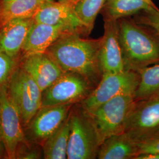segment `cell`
Returning <instances> with one entry per match:
<instances>
[{
  "instance_id": "e0dca14e",
  "label": "cell",
  "mask_w": 159,
  "mask_h": 159,
  "mask_svg": "<svg viewBox=\"0 0 159 159\" xmlns=\"http://www.w3.org/2000/svg\"><path fill=\"white\" fill-rule=\"evenodd\" d=\"M43 0H0V25L12 20L34 18Z\"/></svg>"
},
{
  "instance_id": "9c48e42d",
  "label": "cell",
  "mask_w": 159,
  "mask_h": 159,
  "mask_svg": "<svg viewBox=\"0 0 159 159\" xmlns=\"http://www.w3.org/2000/svg\"><path fill=\"white\" fill-rule=\"evenodd\" d=\"M22 124L21 115L8 94L7 84L0 85V139L9 159L16 158L18 147L24 140Z\"/></svg>"
},
{
  "instance_id": "7c38bea8",
  "label": "cell",
  "mask_w": 159,
  "mask_h": 159,
  "mask_svg": "<svg viewBox=\"0 0 159 159\" xmlns=\"http://www.w3.org/2000/svg\"><path fill=\"white\" fill-rule=\"evenodd\" d=\"M73 104L41 107L30 123L34 140L44 143L68 117Z\"/></svg>"
},
{
  "instance_id": "603a6c76",
  "label": "cell",
  "mask_w": 159,
  "mask_h": 159,
  "mask_svg": "<svg viewBox=\"0 0 159 159\" xmlns=\"http://www.w3.org/2000/svg\"><path fill=\"white\" fill-rule=\"evenodd\" d=\"M16 65L15 58L0 51V85L6 84L9 80Z\"/></svg>"
},
{
  "instance_id": "8992f818",
  "label": "cell",
  "mask_w": 159,
  "mask_h": 159,
  "mask_svg": "<svg viewBox=\"0 0 159 159\" xmlns=\"http://www.w3.org/2000/svg\"><path fill=\"white\" fill-rule=\"evenodd\" d=\"M8 92L19 110L23 124H30L42 107V91L22 67L14 70L8 80Z\"/></svg>"
},
{
  "instance_id": "8fae6325",
  "label": "cell",
  "mask_w": 159,
  "mask_h": 159,
  "mask_svg": "<svg viewBox=\"0 0 159 159\" xmlns=\"http://www.w3.org/2000/svg\"><path fill=\"white\" fill-rule=\"evenodd\" d=\"M104 34L99 52V61L103 73L125 71L119 39L118 20L104 18Z\"/></svg>"
},
{
  "instance_id": "3957f363",
  "label": "cell",
  "mask_w": 159,
  "mask_h": 159,
  "mask_svg": "<svg viewBox=\"0 0 159 159\" xmlns=\"http://www.w3.org/2000/svg\"><path fill=\"white\" fill-rule=\"evenodd\" d=\"M76 104L73 106L69 114L67 159H97L101 140L89 114L79 103Z\"/></svg>"
},
{
  "instance_id": "5bb4252c",
  "label": "cell",
  "mask_w": 159,
  "mask_h": 159,
  "mask_svg": "<svg viewBox=\"0 0 159 159\" xmlns=\"http://www.w3.org/2000/svg\"><path fill=\"white\" fill-rule=\"evenodd\" d=\"M22 68L43 92L65 72L46 52L24 56Z\"/></svg>"
},
{
  "instance_id": "30bf717a",
  "label": "cell",
  "mask_w": 159,
  "mask_h": 159,
  "mask_svg": "<svg viewBox=\"0 0 159 159\" xmlns=\"http://www.w3.org/2000/svg\"><path fill=\"white\" fill-rule=\"evenodd\" d=\"M33 18L35 22L63 26L84 36L90 35L75 11L74 4L71 3L45 2Z\"/></svg>"
},
{
  "instance_id": "d4e9b609",
  "label": "cell",
  "mask_w": 159,
  "mask_h": 159,
  "mask_svg": "<svg viewBox=\"0 0 159 159\" xmlns=\"http://www.w3.org/2000/svg\"><path fill=\"white\" fill-rule=\"evenodd\" d=\"M17 157H18L17 158H19V159H40V152L39 150H37V149L28 150L24 151V153L20 152V155H18Z\"/></svg>"
},
{
  "instance_id": "6da1fadb",
  "label": "cell",
  "mask_w": 159,
  "mask_h": 159,
  "mask_svg": "<svg viewBox=\"0 0 159 159\" xmlns=\"http://www.w3.org/2000/svg\"><path fill=\"white\" fill-rule=\"evenodd\" d=\"M83 36L74 32L64 34L46 52L64 72L80 74L96 87L102 75L99 61L102 37L89 39Z\"/></svg>"
},
{
  "instance_id": "f1b7e54d",
  "label": "cell",
  "mask_w": 159,
  "mask_h": 159,
  "mask_svg": "<svg viewBox=\"0 0 159 159\" xmlns=\"http://www.w3.org/2000/svg\"><path fill=\"white\" fill-rule=\"evenodd\" d=\"M44 1H46V2H52V1H54V0H43Z\"/></svg>"
},
{
  "instance_id": "9a60e30c",
  "label": "cell",
  "mask_w": 159,
  "mask_h": 159,
  "mask_svg": "<svg viewBox=\"0 0 159 159\" xmlns=\"http://www.w3.org/2000/svg\"><path fill=\"white\" fill-rule=\"evenodd\" d=\"M33 18L10 20L1 25L0 51L16 58L22 50L24 43L33 23Z\"/></svg>"
},
{
  "instance_id": "4fadbf2b",
  "label": "cell",
  "mask_w": 159,
  "mask_h": 159,
  "mask_svg": "<svg viewBox=\"0 0 159 159\" xmlns=\"http://www.w3.org/2000/svg\"><path fill=\"white\" fill-rule=\"evenodd\" d=\"M70 33L74 32L63 26L51 25L35 22L34 20L21 51L24 56L45 53L56 40L63 35Z\"/></svg>"
},
{
  "instance_id": "cb8c5ba5",
  "label": "cell",
  "mask_w": 159,
  "mask_h": 159,
  "mask_svg": "<svg viewBox=\"0 0 159 159\" xmlns=\"http://www.w3.org/2000/svg\"><path fill=\"white\" fill-rule=\"evenodd\" d=\"M139 153L159 154V139L148 140L138 143Z\"/></svg>"
},
{
  "instance_id": "44dd1931",
  "label": "cell",
  "mask_w": 159,
  "mask_h": 159,
  "mask_svg": "<svg viewBox=\"0 0 159 159\" xmlns=\"http://www.w3.org/2000/svg\"><path fill=\"white\" fill-rule=\"evenodd\" d=\"M107 0H78L74 10L80 21L90 34L94 26L97 16Z\"/></svg>"
},
{
  "instance_id": "ba28073f",
  "label": "cell",
  "mask_w": 159,
  "mask_h": 159,
  "mask_svg": "<svg viewBox=\"0 0 159 159\" xmlns=\"http://www.w3.org/2000/svg\"><path fill=\"white\" fill-rule=\"evenodd\" d=\"M124 132L137 143L159 139V97L136 102Z\"/></svg>"
},
{
  "instance_id": "52a82bcc",
  "label": "cell",
  "mask_w": 159,
  "mask_h": 159,
  "mask_svg": "<svg viewBox=\"0 0 159 159\" xmlns=\"http://www.w3.org/2000/svg\"><path fill=\"white\" fill-rule=\"evenodd\" d=\"M94 86L80 74L64 73L42 92V107L78 104L84 100Z\"/></svg>"
},
{
  "instance_id": "ffe728a7",
  "label": "cell",
  "mask_w": 159,
  "mask_h": 159,
  "mask_svg": "<svg viewBox=\"0 0 159 159\" xmlns=\"http://www.w3.org/2000/svg\"><path fill=\"white\" fill-rule=\"evenodd\" d=\"M139 81L134 93L136 101L159 97V63L138 71Z\"/></svg>"
},
{
  "instance_id": "7402d4cb",
  "label": "cell",
  "mask_w": 159,
  "mask_h": 159,
  "mask_svg": "<svg viewBox=\"0 0 159 159\" xmlns=\"http://www.w3.org/2000/svg\"><path fill=\"white\" fill-rule=\"evenodd\" d=\"M134 20L152 29L159 35V9L157 6H151L148 9L139 12Z\"/></svg>"
},
{
  "instance_id": "7a4b0ae2",
  "label": "cell",
  "mask_w": 159,
  "mask_h": 159,
  "mask_svg": "<svg viewBox=\"0 0 159 159\" xmlns=\"http://www.w3.org/2000/svg\"><path fill=\"white\" fill-rule=\"evenodd\" d=\"M119 39L125 70L138 72L159 63V35L134 20H118Z\"/></svg>"
},
{
  "instance_id": "5b68a950",
  "label": "cell",
  "mask_w": 159,
  "mask_h": 159,
  "mask_svg": "<svg viewBox=\"0 0 159 159\" xmlns=\"http://www.w3.org/2000/svg\"><path fill=\"white\" fill-rule=\"evenodd\" d=\"M139 81L138 72L125 70L119 73H103L98 84L80 105L87 113H90L115 97L122 94L134 96Z\"/></svg>"
},
{
  "instance_id": "83f0119b",
  "label": "cell",
  "mask_w": 159,
  "mask_h": 159,
  "mask_svg": "<svg viewBox=\"0 0 159 159\" xmlns=\"http://www.w3.org/2000/svg\"><path fill=\"white\" fill-rule=\"evenodd\" d=\"M78 0H57V1L60 2H68V3H71L75 5V4L77 2Z\"/></svg>"
},
{
  "instance_id": "484cf974",
  "label": "cell",
  "mask_w": 159,
  "mask_h": 159,
  "mask_svg": "<svg viewBox=\"0 0 159 159\" xmlns=\"http://www.w3.org/2000/svg\"><path fill=\"white\" fill-rule=\"evenodd\" d=\"M134 159H159L158 153L139 154Z\"/></svg>"
},
{
  "instance_id": "2e32d148",
  "label": "cell",
  "mask_w": 159,
  "mask_h": 159,
  "mask_svg": "<svg viewBox=\"0 0 159 159\" xmlns=\"http://www.w3.org/2000/svg\"><path fill=\"white\" fill-rule=\"evenodd\" d=\"M139 153L138 143L123 132L109 137L101 144L97 159H134Z\"/></svg>"
},
{
  "instance_id": "ac0fdd59",
  "label": "cell",
  "mask_w": 159,
  "mask_h": 159,
  "mask_svg": "<svg viewBox=\"0 0 159 159\" xmlns=\"http://www.w3.org/2000/svg\"><path fill=\"white\" fill-rule=\"evenodd\" d=\"M154 6L152 0H107L100 12L103 18L118 20Z\"/></svg>"
},
{
  "instance_id": "4316f807",
  "label": "cell",
  "mask_w": 159,
  "mask_h": 159,
  "mask_svg": "<svg viewBox=\"0 0 159 159\" xmlns=\"http://www.w3.org/2000/svg\"><path fill=\"white\" fill-rule=\"evenodd\" d=\"M5 154L7 155L6 148H5L3 143L0 139V159L2 158L4 156Z\"/></svg>"
},
{
  "instance_id": "277c9868",
  "label": "cell",
  "mask_w": 159,
  "mask_h": 159,
  "mask_svg": "<svg viewBox=\"0 0 159 159\" xmlns=\"http://www.w3.org/2000/svg\"><path fill=\"white\" fill-rule=\"evenodd\" d=\"M136 102L134 95L122 94L88 113L102 143L109 137L124 132L127 120Z\"/></svg>"
},
{
  "instance_id": "d6986e66",
  "label": "cell",
  "mask_w": 159,
  "mask_h": 159,
  "mask_svg": "<svg viewBox=\"0 0 159 159\" xmlns=\"http://www.w3.org/2000/svg\"><path fill=\"white\" fill-rule=\"evenodd\" d=\"M70 133V125L68 115L67 119L60 127L43 143V157L46 159H67Z\"/></svg>"
}]
</instances>
